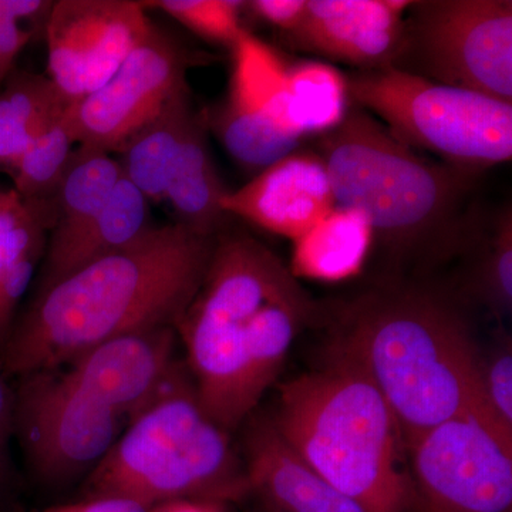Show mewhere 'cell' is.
Masks as SVG:
<instances>
[{"instance_id":"6da1fadb","label":"cell","mask_w":512,"mask_h":512,"mask_svg":"<svg viewBox=\"0 0 512 512\" xmlns=\"http://www.w3.org/2000/svg\"><path fill=\"white\" fill-rule=\"evenodd\" d=\"M215 239L180 222L151 227L36 293L0 346V372L22 377L60 369L109 340L177 330L200 291Z\"/></svg>"},{"instance_id":"7a4b0ae2","label":"cell","mask_w":512,"mask_h":512,"mask_svg":"<svg viewBox=\"0 0 512 512\" xmlns=\"http://www.w3.org/2000/svg\"><path fill=\"white\" fill-rule=\"evenodd\" d=\"M319 306L285 262L258 239L221 238L177 326L201 409L238 429L281 375L299 333Z\"/></svg>"},{"instance_id":"3957f363","label":"cell","mask_w":512,"mask_h":512,"mask_svg":"<svg viewBox=\"0 0 512 512\" xmlns=\"http://www.w3.org/2000/svg\"><path fill=\"white\" fill-rule=\"evenodd\" d=\"M328 352L359 367L389 404L403 446L473 413L481 352L467 316L446 292L392 278L336 305Z\"/></svg>"},{"instance_id":"277c9868","label":"cell","mask_w":512,"mask_h":512,"mask_svg":"<svg viewBox=\"0 0 512 512\" xmlns=\"http://www.w3.org/2000/svg\"><path fill=\"white\" fill-rule=\"evenodd\" d=\"M318 153L336 205L369 218L397 271L429 272L473 245L466 210L480 175L421 156L355 104Z\"/></svg>"},{"instance_id":"5b68a950","label":"cell","mask_w":512,"mask_h":512,"mask_svg":"<svg viewBox=\"0 0 512 512\" xmlns=\"http://www.w3.org/2000/svg\"><path fill=\"white\" fill-rule=\"evenodd\" d=\"M276 430L330 485L366 512H406L397 421L375 384L343 357L279 387Z\"/></svg>"},{"instance_id":"8992f818","label":"cell","mask_w":512,"mask_h":512,"mask_svg":"<svg viewBox=\"0 0 512 512\" xmlns=\"http://www.w3.org/2000/svg\"><path fill=\"white\" fill-rule=\"evenodd\" d=\"M86 491L89 498H119L150 510L174 501L227 504L251 488L228 431L205 414L181 373L127 424L93 468Z\"/></svg>"},{"instance_id":"52a82bcc","label":"cell","mask_w":512,"mask_h":512,"mask_svg":"<svg viewBox=\"0 0 512 512\" xmlns=\"http://www.w3.org/2000/svg\"><path fill=\"white\" fill-rule=\"evenodd\" d=\"M352 104L397 140L481 175L512 158V103L394 67L346 74Z\"/></svg>"},{"instance_id":"ba28073f","label":"cell","mask_w":512,"mask_h":512,"mask_svg":"<svg viewBox=\"0 0 512 512\" xmlns=\"http://www.w3.org/2000/svg\"><path fill=\"white\" fill-rule=\"evenodd\" d=\"M392 67L512 103L511 0L413 2Z\"/></svg>"},{"instance_id":"9c48e42d","label":"cell","mask_w":512,"mask_h":512,"mask_svg":"<svg viewBox=\"0 0 512 512\" xmlns=\"http://www.w3.org/2000/svg\"><path fill=\"white\" fill-rule=\"evenodd\" d=\"M126 423L66 370L22 376L13 392L15 437L30 468L47 483H63L93 470Z\"/></svg>"},{"instance_id":"30bf717a","label":"cell","mask_w":512,"mask_h":512,"mask_svg":"<svg viewBox=\"0 0 512 512\" xmlns=\"http://www.w3.org/2000/svg\"><path fill=\"white\" fill-rule=\"evenodd\" d=\"M423 512H511L512 446L474 414L404 444Z\"/></svg>"},{"instance_id":"8fae6325","label":"cell","mask_w":512,"mask_h":512,"mask_svg":"<svg viewBox=\"0 0 512 512\" xmlns=\"http://www.w3.org/2000/svg\"><path fill=\"white\" fill-rule=\"evenodd\" d=\"M194 60L173 37L151 25L147 36L96 92L72 103L77 143L119 153L128 138L188 86Z\"/></svg>"},{"instance_id":"7c38bea8","label":"cell","mask_w":512,"mask_h":512,"mask_svg":"<svg viewBox=\"0 0 512 512\" xmlns=\"http://www.w3.org/2000/svg\"><path fill=\"white\" fill-rule=\"evenodd\" d=\"M143 2L57 0L47 19L49 77L69 103L99 90L147 36Z\"/></svg>"},{"instance_id":"4fadbf2b","label":"cell","mask_w":512,"mask_h":512,"mask_svg":"<svg viewBox=\"0 0 512 512\" xmlns=\"http://www.w3.org/2000/svg\"><path fill=\"white\" fill-rule=\"evenodd\" d=\"M409 0H308L286 39L296 49L349 64L353 72L392 67L402 47Z\"/></svg>"},{"instance_id":"5bb4252c","label":"cell","mask_w":512,"mask_h":512,"mask_svg":"<svg viewBox=\"0 0 512 512\" xmlns=\"http://www.w3.org/2000/svg\"><path fill=\"white\" fill-rule=\"evenodd\" d=\"M174 328L101 343L69 363L67 375L130 423L181 375L174 366Z\"/></svg>"},{"instance_id":"9a60e30c","label":"cell","mask_w":512,"mask_h":512,"mask_svg":"<svg viewBox=\"0 0 512 512\" xmlns=\"http://www.w3.org/2000/svg\"><path fill=\"white\" fill-rule=\"evenodd\" d=\"M336 205L325 161L318 151L298 150L228 190L222 211L295 241Z\"/></svg>"},{"instance_id":"2e32d148","label":"cell","mask_w":512,"mask_h":512,"mask_svg":"<svg viewBox=\"0 0 512 512\" xmlns=\"http://www.w3.org/2000/svg\"><path fill=\"white\" fill-rule=\"evenodd\" d=\"M249 488L271 512H366L339 493L281 436L271 417L249 421L245 433Z\"/></svg>"},{"instance_id":"e0dca14e","label":"cell","mask_w":512,"mask_h":512,"mask_svg":"<svg viewBox=\"0 0 512 512\" xmlns=\"http://www.w3.org/2000/svg\"><path fill=\"white\" fill-rule=\"evenodd\" d=\"M147 198L124 175L93 218L47 245L39 289L45 292L84 266L114 254L151 228Z\"/></svg>"},{"instance_id":"ac0fdd59","label":"cell","mask_w":512,"mask_h":512,"mask_svg":"<svg viewBox=\"0 0 512 512\" xmlns=\"http://www.w3.org/2000/svg\"><path fill=\"white\" fill-rule=\"evenodd\" d=\"M373 247L375 234L369 218L353 208L335 205L293 241L289 269L298 279L349 281L363 271Z\"/></svg>"},{"instance_id":"d6986e66","label":"cell","mask_w":512,"mask_h":512,"mask_svg":"<svg viewBox=\"0 0 512 512\" xmlns=\"http://www.w3.org/2000/svg\"><path fill=\"white\" fill-rule=\"evenodd\" d=\"M227 192L212 160L205 113L195 111L171 167L165 201L180 224L200 234L218 235L228 217L221 207Z\"/></svg>"},{"instance_id":"ffe728a7","label":"cell","mask_w":512,"mask_h":512,"mask_svg":"<svg viewBox=\"0 0 512 512\" xmlns=\"http://www.w3.org/2000/svg\"><path fill=\"white\" fill-rule=\"evenodd\" d=\"M352 109L346 73L325 60L289 63L276 119L299 140L325 136L338 128Z\"/></svg>"},{"instance_id":"44dd1931","label":"cell","mask_w":512,"mask_h":512,"mask_svg":"<svg viewBox=\"0 0 512 512\" xmlns=\"http://www.w3.org/2000/svg\"><path fill=\"white\" fill-rule=\"evenodd\" d=\"M195 111L184 87L121 147V173L148 202L165 201L171 167Z\"/></svg>"},{"instance_id":"7402d4cb","label":"cell","mask_w":512,"mask_h":512,"mask_svg":"<svg viewBox=\"0 0 512 512\" xmlns=\"http://www.w3.org/2000/svg\"><path fill=\"white\" fill-rule=\"evenodd\" d=\"M69 104L49 76L13 70L0 89V170L13 174L32 141Z\"/></svg>"},{"instance_id":"603a6c76","label":"cell","mask_w":512,"mask_h":512,"mask_svg":"<svg viewBox=\"0 0 512 512\" xmlns=\"http://www.w3.org/2000/svg\"><path fill=\"white\" fill-rule=\"evenodd\" d=\"M205 119L229 156L256 173L301 147L302 140L282 130L264 109L229 89Z\"/></svg>"},{"instance_id":"cb8c5ba5","label":"cell","mask_w":512,"mask_h":512,"mask_svg":"<svg viewBox=\"0 0 512 512\" xmlns=\"http://www.w3.org/2000/svg\"><path fill=\"white\" fill-rule=\"evenodd\" d=\"M119 161L109 151L77 144L55 197L53 239L67 237L83 227L103 207L121 178Z\"/></svg>"},{"instance_id":"d4e9b609","label":"cell","mask_w":512,"mask_h":512,"mask_svg":"<svg viewBox=\"0 0 512 512\" xmlns=\"http://www.w3.org/2000/svg\"><path fill=\"white\" fill-rule=\"evenodd\" d=\"M77 143L72 104L32 141L13 171V190L23 200L55 197Z\"/></svg>"},{"instance_id":"484cf974","label":"cell","mask_w":512,"mask_h":512,"mask_svg":"<svg viewBox=\"0 0 512 512\" xmlns=\"http://www.w3.org/2000/svg\"><path fill=\"white\" fill-rule=\"evenodd\" d=\"M56 222V208L50 200H23L9 190L0 207V284L12 269L39 247H45L46 232Z\"/></svg>"},{"instance_id":"4316f807","label":"cell","mask_w":512,"mask_h":512,"mask_svg":"<svg viewBox=\"0 0 512 512\" xmlns=\"http://www.w3.org/2000/svg\"><path fill=\"white\" fill-rule=\"evenodd\" d=\"M512 446V345L510 336H503L494 348L481 355L476 403L473 413Z\"/></svg>"},{"instance_id":"83f0119b","label":"cell","mask_w":512,"mask_h":512,"mask_svg":"<svg viewBox=\"0 0 512 512\" xmlns=\"http://www.w3.org/2000/svg\"><path fill=\"white\" fill-rule=\"evenodd\" d=\"M471 293L495 313L511 312L512 306V212L504 208L495 218L480 251Z\"/></svg>"},{"instance_id":"f1b7e54d","label":"cell","mask_w":512,"mask_h":512,"mask_svg":"<svg viewBox=\"0 0 512 512\" xmlns=\"http://www.w3.org/2000/svg\"><path fill=\"white\" fill-rule=\"evenodd\" d=\"M143 5L163 10L194 35L229 50L247 32L242 26L245 2L239 0H157Z\"/></svg>"},{"instance_id":"f546056e","label":"cell","mask_w":512,"mask_h":512,"mask_svg":"<svg viewBox=\"0 0 512 512\" xmlns=\"http://www.w3.org/2000/svg\"><path fill=\"white\" fill-rule=\"evenodd\" d=\"M52 6L47 0H0V89L36 29L45 33Z\"/></svg>"},{"instance_id":"4dcf8cb0","label":"cell","mask_w":512,"mask_h":512,"mask_svg":"<svg viewBox=\"0 0 512 512\" xmlns=\"http://www.w3.org/2000/svg\"><path fill=\"white\" fill-rule=\"evenodd\" d=\"M306 2L308 0H251L245 2V10L271 28L281 30L286 37L301 25Z\"/></svg>"},{"instance_id":"1f68e13d","label":"cell","mask_w":512,"mask_h":512,"mask_svg":"<svg viewBox=\"0 0 512 512\" xmlns=\"http://www.w3.org/2000/svg\"><path fill=\"white\" fill-rule=\"evenodd\" d=\"M15 437L13 424V392L0 372V493L12 480L13 461L10 444Z\"/></svg>"},{"instance_id":"d6a6232c","label":"cell","mask_w":512,"mask_h":512,"mask_svg":"<svg viewBox=\"0 0 512 512\" xmlns=\"http://www.w3.org/2000/svg\"><path fill=\"white\" fill-rule=\"evenodd\" d=\"M141 505L119 498H87L80 503L57 505L43 512H148Z\"/></svg>"},{"instance_id":"836d02e7","label":"cell","mask_w":512,"mask_h":512,"mask_svg":"<svg viewBox=\"0 0 512 512\" xmlns=\"http://www.w3.org/2000/svg\"><path fill=\"white\" fill-rule=\"evenodd\" d=\"M148 512H227L225 504L210 503V501H174L157 505Z\"/></svg>"},{"instance_id":"e575fe53","label":"cell","mask_w":512,"mask_h":512,"mask_svg":"<svg viewBox=\"0 0 512 512\" xmlns=\"http://www.w3.org/2000/svg\"><path fill=\"white\" fill-rule=\"evenodd\" d=\"M8 191L0 190V207H2L3 202H5L6 197H8Z\"/></svg>"}]
</instances>
